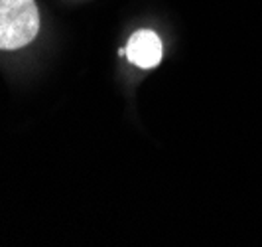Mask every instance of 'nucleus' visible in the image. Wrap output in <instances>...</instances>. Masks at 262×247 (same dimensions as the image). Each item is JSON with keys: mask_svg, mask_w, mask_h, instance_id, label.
I'll use <instances>...</instances> for the list:
<instances>
[{"mask_svg": "<svg viewBox=\"0 0 262 247\" xmlns=\"http://www.w3.org/2000/svg\"><path fill=\"white\" fill-rule=\"evenodd\" d=\"M39 32L34 0H0V50H20Z\"/></svg>", "mask_w": 262, "mask_h": 247, "instance_id": "obj_1", "label": "nucleus"}, {"mask_svg": "<svg viewBox=\"0 0 262 247\" xmlns=\"http://www.w3.org/2000/svg\"><path fill=\"white\" fill-rule=\"evenodd\" d=\"M124 55L132 65L152 69L162 62V40L152 30H138L128 40Z\"/></svg>", "mask_w": 262, "mask_h": 247, "instance_id": "obj_2", "label": "nucleus"}]
</instances>
